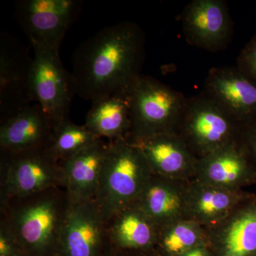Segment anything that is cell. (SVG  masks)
<instances>
[{"instance_id":"obj_15","label":"cell","mask_w":256,"mask_h":256,"mask_svg":"<svg viewBox=\"0 0 256 256\" xmlns=\"http://www.w3.org/2000/svg\"><path fill=\"white\" fill-rule=\"evenodd\" d=\"M220 256H256V194H250L218 223L204 228Z\"/></svg>"},{"instance_id":"obj_11","label":"cell","mask_w":256,"mask_h":256,"mask_svg":"<svg viewBox=\"0 0 256 256\" xmlns=\"http://www.w3.org/2000/svg\"><path fill=\"white\" fill-rule=\"evenodd\" d=\"M182 20L185 38L192 46L218 52L232 38V18L223 0L192 1L184 10Z\"/></svg>"},{"instance_id":"obj_27","label":"cell","mask_w":256,"mask_h":256,"mask_svg":"<svg viewBox=\"0 0 256 256\" xmlns=\"http://www.w3.org/2000/svg\"><path fill=\"white\" fill-rule=\"evenodd\" d=\"M154 248L150 250H126L114 246L106 238L100 256H153Z\"/></svg>"},{"instance_id":"obj_3","label":"cell","mask_w":256,"mask_h":256,"mask_svg":"<svg viewBox=\"0 0 256 256\" xmlns=\"http://www.w3.org/2000/svg\"><path fill=\"white\" fill-rule=\"evenodd\" d=\"M152 175L146 158L127 139L108 141L94 201L106 223L137 201Z\"/></svg>"},{"instance_id":"obj_14","label":"cell","mask_w":256,"mask_h":256,"mask_svg":"<svg viewBox=\"0 0 256 256\" xmlns=\"http://www.w3.org/2000/svg\"><path fill=\"white\" fill-rule=\"evenodd\" d=\"M130 142L142 153L152 174L181 180L194 176L198 159L176 132Z\"/></svg>"},{"instance_id":"obj_12","label":"cell","mask_w":256,"mask_h":256,"mask_svg":"<svg viewBox=\"0 0 256 256\" xmlns=\"http://www.w3.org/2000/svg\"><path fill=\"white\" fill-rule=\"evenodd\" d=\"M192 180L238 191L256 184V172L237 139L198 159Z\"/></svg>"},{"instance_id":"obj_18","label":"cell","mask_w":256,"mask_h":256,"mask_svg":"<svg viewBox=\"0 0 256 256\" xmlns=\"http://www.w3.org/2000/svg\"><path fill=\"white\" fill-rule=\"evenodd\" d=\"M108 148V141L100 140L60 163L70 202L95 198Z\"/></svg>"},{"instance_id":"obj_17","label":"cell","mask_w":256,"mask_h":256,"mask_svg":"<svg viewBox=\"0 0 256 256\" xmlns=\"http://www.w3.org/2000/svg\"><path fill=\"white\" fill-rule=\"evenodd\" d=\"M54 131V124L41 106L32 104L0 124V149L12 152L46 149Z\"/></svg>"},{"instance_id":"obj_9","label":"cell","mask_w":256,"mask_h":256,"mask_svg":"<svg viewBox=\"0 0 256 256\" xmlns=\"http://www.w3.org/2000/svg\"><path fill=\"white\" fill-rule=\"evenodd\" d=\"M33 58L18 38L0 34V124L34 102L31 86Z\"/></svg>"},{"instance_id":"obj_10","label":"cell","mask_w":256,"mask_h":256,"mask_svg":"<svg viewBox=\"0 0 256 256\" xmlns=\"http://www.w3.org/2000/svg\"><path fill=\"white\" fill-rule=\"evenodd\" d=\"M106 238L105 220L94 200L70 202L56 256H100Z\"/></svg>"},{"instance_id":"obj_7","label":"cell","mask_w":256,"mask_h":256,"mask_svg":"<svg viewBox=\"0 0 256 256\" xmlns=\"http://www.w3.org/2000/svg\"><path fill=\"white\" fill-rule=\"evenodd\" d=\"M82 9L78 0H21L15 4V16L33 48L60 50Z\"/></svg>"},{"instance_id":"obj_8","label":"cell","mask_w":256,"mask_h":256,"mask_svg":"<svg viewBox=\"0 0 256 256\" xmlns=\"http://www.w3.org/2000/svg\"><path fill=\"white\" fill-rule=\"evenodd\" d=\"M33 48L31 86L34 99L56 128L69 118V109L76 94L73 78L64 67L60 50Z\"/></svg>"},{"instance_id":"obj_22","label":"cell","mask_w":256,"mask_h":256,"mask_svg":"<svg viewBox=\"0 0 256 256\" xmlns=\"http://www.w3.org/2000/svg\"><path fill=\"white\" fill-rule=\"evenodd\" d=\"M206 244L204 228L196 222L183 218L160 228L154 248H160L169 256H178Z\"/></svg>"},{"instance_id":"obj_28","label":"cell","mask_w":256,"mask_h":256,"mask_svg":"<svg viewBox=\"0 0 256 256\" xmlns=\"http://www.w3.org/2000/svg\"><path fill=\"white\" fill-rule=\"evenodd\" d=\"M178 256H210L207 250L206 244L198 246L188 250V252H184L181 255Z\"/></svg>"},{"instance_id":"obj_5","label":"cell","mask_w":256,"mask_h":256,"mask_svg":"<svg viewBox=\"0 0 256 256\" xmlns=\"http://www.w3.org/2000/svg\"><path fill=\"white\" fill-rule=\"evenodd\" d=\"M64 188L60 163L46 149H0V205L52 188Z\"/></svg>"},{"instance_id":"obj_25","label":"cell","mask_w":256,"mask_h":256,"mask_svg":"<svg viewBox=\"0 0 256 256\" xmlns=\"http://www.w3.org/2000/svg\"><path fill=\"white\" fill-rule=\"evenodd\" d=\"M238 141L256 172V117L240 126Z\"/></svg>"},{"instance_id":"obj_21","label":"cell","mask_w":256,"mask_h":256,"mask_svg":"<svg viewBox=\"0 0 256 256\" xmlns=\"http://www.w3.org/2000/svg\"><path fill=\"white\" fill-rule=\"evenodd\" d=\"M131 124L128 88L94 102L85 124L96 136L107 141L127 139Z\"/></svg>"},{"instance_id":"obj_24","label":"cell","mask_w":256,"mask_h":256,"mask_svg":"<svg viewBox=\"0 0 256 256\" xmlns=\"http://www.w3.org/2000/svg\"><path fill=\"white\" fill-rule=\"evenodd\" d=\"M236 67L256 85V35L240 52L237 58Z\"/></svg>"},{"instance_id":"obj_19","label":"cell","mask_w":256,"mask_h":256,"mask_svg":"<svg viewBox=\"0 0 256 256\" xmlns=\"http://www.w3.org/2000/svg\"><path fill=\"white\" fill-rule=\"evenodd\" d=\"M250 194L244 190L233 191L191 180L185 218L208 228L230 215Z\"/></svg>"},{"instance_id":"obj_4","label":"cell","mask_w":256,"mask_h":256,"mask_svg":"<svg viewBox=\"0 0 256 256\" xmlns=\"http://www.w3.org/2000/svg\"><path fill=\"white\" fill-rule=\"evenodd\" d=\"M128 92L132 120L128 140L175 132L188 100L182 94L142 74L131 82Z\"/></svg>"},{"instance_id":"obj_20","label":"cell","mask_w":256,"mask_h":256,"mask_svg":"<svg viewBox=\"0 0 256 256\" xmlns=\"http://www.w3.org/2000/svg\"><path fill=\"white\" fill-rule=\"evenodd\" d=\"M159 230L156 224L134 203L106 223L108 240L114 246L126 250L154 248Z\"/></svg>"},{"instance_id":"obj_1","label":"cell","mask_w":256,"mask_h":256,"mask_svg":"<svg viewBox=\"0 0 256 256\" xmlns=\"http://www.w3.org/2000/svg\"><path fill=\"white\" fill-rule=\"evenodd\" d=\"M146 35L124 22L106 26L82 42L72 58L76 94L92 104L127 90L141 74Z\"/></svg>"},{"instance_id":"obj_23","label":"cell","mask_w":256,"mask_h":256,"mask_svg":"<svg viewBox=\"0 0 256 256\" xmlns=\"http://www.w3.org/2000/svg\"><path fill=\"white\" fill-rule=\"evenodd\" d=\"M100 140L102 139L96 136L85 124L78 126L68 118L55 128L48 150L54 158L62 163Z\"/></svg>"},{"instance_id":"obj_26","label":"cell","mask_w":256,"mask_h":256,"mask_svg":"<svg viewBox=\"0 0 256 256\" xmlns=\"http://www.w3.org/2000/svg\"><path fill=\"white\" fill-rule=\"evenodd\" d=\"M0 256H26L23 249L4 226L0 224Z\"/></svg>"},{"instance_id":"obj_6","label":"cell","mask_w":256,"mask_h":256,"mask_svg":"<svg viewBox=\"0 0 256 256\" xmlns=\"http://www.w3.org/2000/svg\"><path fill=\"white\" fill-rule=\"evenodd\" d=\"M240 126L204 92L188 98L175 132L198 159L238 139Z\"/></svg>"},{"instance_id":"obj_13","label":"cell","mask_w":256,"mask_h":256,"mask_svg":"<svg viewBox=\"0 0 256 256\" xmlns=\"http://www.w3.org/2000/svg\"><path fill=\"white\" fill-rule=\"evenodd\" d=\"M242 126L256 117V85L237 67L210 69L204 92Z\"/></svg>"},{"instance_id":"obj_16","label":"cell","mask_w":256,"mask_h":256,"mask_svg":"<svg viewBox=\"0 0 256 256\" xmlns=\"http://www.w3.org/2000/svg\"><path fill=\"white\" fill-rule=\"evenodd\" d=\"M190 180L152 174L134 202L159 228L185 218Z\"/></svg>"},{"instance_id":"obj_2","label":"cell","mask_w":256,"mask_h":256,"mask_svg":"<svg viewBox=\"0 0 256 256\" xmlns=\"http://www.w3.org/2000/svg\"><path fill=\"white\" fill-rule=\"evenodd\" d=\"M70 200L65 188H50L0 205L1 220L26 256H56Z\"/></svg>"}]
</instances>
